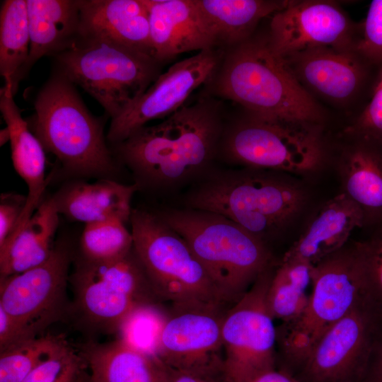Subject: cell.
I'll return each mask as SVG.
<instances>
[{
  "label": "cell",
  "mask_w": 382,
  "mask_h": 382,
  "mask_svg": "<svg viewBox=\"0 0 382 382\" xmlns=\"http://www.w3.org/2000/svg\"><path fill=\"white\" fill-rule=\"evenodd\" d=\"M224 129L217 107L201 100L139 129L111 150L132 170L139 189L174 190L213 168Z\"/></svg>",
  "instance_id": "obj_1"
},
{
  "label": "cell",
  "mask_w": 382,
  "mask_h": 382,
  "mask_svg": "<svg viewBox=\"0 0 382 382\" xmlns=\"http://www.w3.org/2000/svg\"><path fill=\"white\" fill-rule=\"evenodd\" d=\"M307 199L303 185L289 173L213 168L190 185L183 202L185 208L226 216L268 245L301 213Z\"/></svg>",
  "instance_id": "obj_2"
},
{
  "label": "cell",
  "mask_w": 382,
  "mask_h": 382,
  "mask_svg": "<svg viewBox=\"0 0 382 382\" xmlns=\"http://www.w3.org/2000/svg\"><path fill=\"white\" fill-rule=\"evenodd\" d=\"M214 74L215 93L238 103L250 115L320 128L321 107L272 51L266 38H249L231 47Z\"/></svg>",
  "instance_id": "obj_3"
},
{
  "label": "cell",
  "mask_w": 382,
  "mask_h": 382,
  "mask_svg": "<svg viewBox=\"0 0 382 382\" xmlns=\"http://www.w3.org/2000/svg\"><path fill=\"white\" fill-rule=\"evenodd\" d=\"M158 214L186 241L230 306L275 264L268 245L221 214L185 207Z\"/></svg>",
  "instance_id": "obj_4"
},
{
  "label": "cell",
  "mask_w": 382,
  "mask_h": 382,
  "mask_svg": "<svg viewBox=\"0 0 382 382\" xmlns=\"http://www.w3.org/2000/svg\"><path fill=\"white\" fill-rule=\"evenodd\" d=\"M34 106V134L66 172L102 177L116 172L115 156L103 132L105 120L91 113L66 76L55 70Z\"/></svg>",
  "instance_id": "obj_5"
},
{
  "label": "cell",
  "mask_w": 382,
  "mask_h": 382,
  "mask_svg": "<svg viewBox=\"0 0 382 382\" xmlns=\"http://www.w3.org/2000/svg\"><path fill=\"white\" fill-rule=\"evenodd\" d=\"M313 290L304 311L277 328V342L289 361L303 365L324 333L359 305L372 302L354 243L313 267ZM373 303V302H372Z\"/></svg>",
  "instance_id": "obj_6"
},
{
  "label": "cell",
  "mask_w": 382,
  "mask_h": 382,
  "mask_svg": "<svg viewBox=\"0 0 382 382\" xmlns=\"http://www.w3.org/2000/svg\"><path fill=\"white\" fill-rule=\"evenodd\" d=\"M129 221L134 250L162 302L230 306L186 241L158 213L134 209Z\"/></svg>",
  "instance_id": "obj_7"
},
{
  "label": "cell",
  "mask_w": 382,
  "mask_h": 382,
  "mask_svg": "<svg viewBox=\"0 0 382 382\" xmlns=\"http://www.w3.org/2000/svg\"><path fill=\"white\" fill-rule=\"evenodd\" d=\"M54 57L55 70L94 98L111 120L161 74V64L153 56L104 40L79 38Z\"/></svg>",
  "instance_id": "obj_8"
},
{
  "label": "cell",
  "mask_w": 382,
  "mask_h": 382,
  "mask_svg": "<svg viewBox=\"0 0 382 382\" xmlns=\"http://www.w3.org/2000/svg\"><path fill=\"white\" fill-rule=\"evenodd\" d=\"M74 300L69 312L86 329L117 334L139 306L162 303L134 248L125 256L95 262L80 256L69 277Z\"/></svg>",
  "instance_id": "obj_9"
},
{
  "label": "cell",
  "mask_w": 382,
  "mask_h": 382,
  "mask_svg": "<svg viewBox=\"0 0 382 382\" xmlns=\"http://www.w3.org/2000/svg\"><path fill=\"white\" fill-rule=\"evenodd\" d=\"M219 154L245 168L303 175L322 168L326 156L319 129L252 115L224 129Z\"/></svg>",
  "instance_id": "obj_10"
},
{
  "label": "cell",
  "mask_w": 382,
  "mask_h": 382,
  "mask_svg": "<svg viewBox=\"0 0 382 382\" xmlns=\"http://www.w3.org/2000/svg\"><path fill=\"white\" fill-rule=\"evenodd\" d=\"M275 264L262 273L224 315V376L226 382H249L275 369L277 328L267 306Z\"/></svg>",
  "instance_id": "obj_11"
},
{
  "label": "cell",
  "mask_w": 382,
  "mask_h": 382,
  "mask_svg": "<svg viewBox=\"0 0 382 382\" xmlns=\"http://www.w3.org/2000/svg\"><path fill=\"white\" fill-rule=\"evenodd\" d=\"M71 259L69 243L57 241L43 263L0 277V306L33 337L69 313L66 288Z\"/></svg>",
  "instance_id": "obj_12"
},
{
  "label": "cell",
  "mask_w": 382,
  "mask_h": 382,
  "mask_svg": "<svg viewBox=\"0 0 382 382\" xmlns=\"http://www.w3.org/2000/svg\"><path fill=\"white\" fill-rule=\"evenodd\" d=\"M229 307L171 305L156 357L173 369L226 380L222 324Z\"/></svg>",
  "instance_id": "obj_13"
},
{
  "label": "cell",
  "mask_w": 382,
  "mask_h": 382,
  "mask_svg": "<svg viewBox=\"0 0 382 382\" xmlns=\"http://www.w3.org/2000/svg\"><path fill=\"white\" fill-rule=\"evenodd\" d=\"M220 61L214 49L176 62L118 117L111 120L107 139L120 143L153 120L168 117L202 84L214 75Z\"/></svg>",
  "instance_id": "obj_14"
},
{
  "label": "cell",
  "mask_w": 382,
  "mask_h": 382,
  "mask_svg": "<svg viewBox=\"0 0 382 382\" xmlns=\"http://www.w3.org/2000/svg\"><path fill=\"white\" fill-rule=\"evenodd\" d=\"M355 28L331 1H288L272 16L266 38L272 51L284 59L317 47L354 49Z\"/></svg>",
  "instance_id": "obj_15"
},
{
  "label": "cell",
  "mask_w": 382,
  "mask_h": 382,
  "mask_svg": "<svg viewBox=\"0 0 382 382\" xmlns=\"http://www.w3.org/2000/svg\"><path fill=\"white\" fill-rule=\"evenodd\" d=\"M382 314L372 302L354 308L320 337L302 365L308 382H352L368 361Z\"/></svg>",
  "instance_id": "obj_16"
},
{
  "label": "cell",
  "mask_w": 382,
  "mask_h": 382,
  "mask_svg": "<svg viewBox=\"0 0 382 382\" xmlns=\"http://www.w3.org/2000/svg\"><path fill=\"white\" fill-rule=\"evenodd\" d=\"M283 59L313 97L333 103L345 104L354 99L366 76V61L354 49L317 47Z\"/></svg>",
  "instance_id": "obj_17"
},
{
  "label": "cell",
  "mask_w": 382,
  "mask_h": 382,
  "mask_svg": "<svg viewBox=\"0 0 382 382\" xmlns=\"http://www.w3.org/2000/svg\"><path fill=\"white\" fill-rule=\"evenodd\" d=\"M153 57L161 64L190 51L214 49L216 36L195 0H143Z\"/></svg>",
  "instance_id": "obj_18"
},
{
  "label": "cell",
  "mask_w": 382,
  "mask_h": 382,
  "mask_svg": "<svg viewBox=\"0 0 382 382\" xmlns=\"http://www.w3.org/2000/svg\"><path fill=\"white\" fill-rule=\"evenodd\" d=\"M79 38L104 40L153 56L143 0H78Z\"/></svg>",
  "instance_id": "obj_19"
},
{
  "label": "cell",
  "mask_w": 382,
  "mask_h": 382,
  "mask_svg": "<svg viewBox=\"0 0 382 382\" xmlns=\"http://www.w3.org/2000/svg\"><path fill=\"white\" fill-rule=\"evenodd\" d=\"M366 225L361 209L340 192L321 207L282 260H297L315 265L348 243L351 233Z\"/></svg>",
  "instance_id": "obj_20"
},
{
  "label": "cell",
  "mask_w": 382,
  "mask_h": 382,
  "mask_svg": "<svg viewBox=\"0 0 382 382\" xmlns=\"http://www.w3.org/2000/svg\"><path fill=\"white\" fill-rule=\"evenodd\" d=\"M13 96L11 88L4 85L0 91V110L10 134L11 159L14 169L28 189L26 203L18 221L23 226L42 202L48 180L45 179V151L30 132Z\"/></svg>",
  "instance_id": "obj_21"
},
{
  "label": "cell",
  "mask_w": 382,
  "mask_h": 382,
  "mask_svg": "<svg viewBox=\"0 0 382 382\" xmlns=\"http://www.w3.org/2000/svg\"><path fill=\"white\" fill-rule=\"evenodd\" d=\"M139 186L125 185L109 178L95 183L76 182L53 196L57 210L68 219L86 224L119 219L130 221L132 198Z\"/></svg>",
  "instance_id": "obj_22"
},
{
  "label": "cell",
  "mask_w": 382,
  "mask_h": 382,
  "mask_svg": "<svg viewBox=\"0 0 382 382\" xmlns=\"http://www.w3.org/2000/svg\"><path fill=\"white\" fill-rule=\"evenodd\" d=\"M89 382H166L164 364L122 340L87 341L78 349Z\"/></svg>",
  "instance_id": "obj_23"
},
{
  "label": "cell",
  "mask_w": 382,
  "mask_h": 382,
  "mask_svg": "<svg viewBox=\"0 0 382 382\" xmlns=\"http://www.w3.org/2000/svg\"><path fill=\"white\" fill-rule=\"evenodd\" d=\"M30 54L26 74L42 57L71 48L79 38L78 0H26Z\"/></svg>",
  "instance_id": "obj_24"
},
{
  "label": "cell",
  "mask_w": 382,
  "mask_h": 382,
  "mask_svg": "<svg viewBox=\"0 0 382 382\" xmlns=\"http://www.w3.org/2000/svg\"><path fill=\"white\" fill-rule=\"evenodd\" d=\"M337 169L340 192L361 209L366 225L382 222V155L359 139L343 150Z\"/></svg>",
  "instance_id": "obj_25"
},
{
  "label": "cell",
  "mask_w": 382,
  "mask_h": 382,
  "mask_svg": "<svg viewBox=\"0 0 382 382\" xmlns=\"http://www.w3.org/2000/svg\"><path fill=\"white\" fill-rule=\"evenodd\" d=\"M59 214L53 197L42 201L24 226L0 246V277L25 272L49 258Z\"/></svg>",
  "instance_id": "obj_26"
},
{
  "label": "cell",
  "mask_w": 382,
  "mask_h": 382,
  "mask_svg": "<svg viewBox=\"0 0 382 382\" xmlns=\"http://www.w3.org/2000/svg\"><path fill=\"white\" fill-rule=\"evenodd\" d=\"M288 1L195 0L218 44L233 47L249 38L259 22L283 8Z\"/></svg>",
  "instance_id": "obj_27"
},
{
  "label": "cell",
  "mask_w": 382,
  "mask_h": 382,
  "mask_svg": "<svg viewBox=\"0 0 382 382\" xmlns=\"http://www.w3.org/2000/svg\"><path fill=\"white\" fill-rule=\"evenodd\" d=\"M26 0H6L0 12V74L15 95L25 76L30 54Z\"/></svg>",
  "instance_id": "obj_28"
},
{
  "label": "cell",
  "mask_w": 382,
  "mask_h": 382,
  "mask_svg": "<svg viewBox=\"0 0 382 382\" xmlns=\"http://www.w3.org/2000/svg\"><path fill=\"white\" fill-rule=\"evenodd\" d=\"M313 265L297 260H282L275 267L267 293V306L274 320L288 323L299 316L308 302Z\"/></svg>",
  "instance_id": "obj_29"
},
{
  "label": "cell",
  "mask_w": 382,
  "mask_h": 382,
  "mask_svg": "<svg viewBox=\"0 0 382 382\" xmlns=\"http://www.w3.org/2000/svg\"><path fill=\"white\" fill-rule=\"evenodd\" d=\"M68 343L62 335L48 333L0 351V382H23L39 364Z\"/></svg>",
  "instance_id": "obj_30"
},
{
  "label": "cell",
  "mask_w": 382,
  "mask_h": 382,
  "mask_svg": "<svg viewBox=\"0 0 382 382\" xmlns=\"http://www.w3.org/2000/svg\"><path fill=\"white\" fill-rule=\"evenodd\" d=\"M132 248V232L119 219L86 224L80 241L81 256L95 262L121 258Z\"/></svg>",
  "instance_id": "obj_31"
},
{
  "label": "cell",
  "mask_w": 382,
  "mask_h": 382,
  "mask_svg": "<svg viewBox=\"0 0 382 382\" xmlns=\"http://www.w3.org/2000/svg\"><path fill=\"white\" fill-rule=\"evenodd\" d=\"M168 316L169 310L162 303L139 306L124 320L117 333V338L144 354L156 357Z\"/></svg>",
  "instance_id": "obj_32"
},
{
  "label": "cell",
  "mask_w": 382,
  "mask_h": 382,
  "mask_svg": "<svg viewBox=\"0 0 382 382\" xmlns=\"http://www.w3.org/2000/svg\"><path fill=\"white\" fill-rule=\"evenodd\" d=\"M85 369L78 349L68 343L39 364L23 382H77Z\"/></svg>",
  "instance_id": "obj_33"
},
{
  "label": "cell",
  "mask_w": 382,
  "mask_h": 382,
  "mask_svg": "<svg viewBox=\"0 0 382 382\" xmlns=\"http://www.w3.org/2000/svg\"><path fill=\"white\" fill-rule=\"evenodd\" d=\"M366 241L356 242L361 257L371 301L382 313V222Z\"/></svg>",
  "instance_id": "obj_34"
},
{
  "label": "cell",
  "mask_w": 382,
  "mask_h": 382,
  "mask_svg": "<svg viewBox=\"0 0 382 382\" xmlns=\"http://www.w3.org/2000/svg\"><path fill=\"white\" fill-rule=\"evenodd\" d=\"M354 50L366 62H382V0L371 2Z\"/></svg>",
  "instance_id": "obj_35"
},
{
  "label": "cell",
  "mask_w": 382,
  "mask_h": 382,
  "mask_svg": "<svg viewBox=\"0 0 382 382\" xmlns=\"http://www.w3.org/2000/svg\"><path fill=\"white\" fill-rule=\"evenodd\" d=\"M347 132L371 144L382 142V88L378 84L371 100Z\"/></svg>",
  "instance_id": "obj_36"
},
{
  "label": "cell",
  "mask_w": 382,
  "mask_h": 382,
  "mask_svg": "<svg viewBox=\"0 0 382 382\" xmlns=\"http://www.w3.org/2000/svg\"><path fill=\"white\" fill-rule=\"evenodd\" d=\"M26 203V197L4 194L0 202V246L11 235Z\"/></svg>",
  "instance_id": "obj_37"
},
{
  "label": "cell",
  "mask_w": 382,
  "mask_h": 382,
  "mask_svg": "<svg viewBox=\"0 0 382 382\" xmlns=\"http://www.w3.org/2000/svg\"><path fill=\"white\" fill-rule=\"evenodd\" d=\"M32 337L24 326L0 306V351Z\"/></svg>",
  "instance_id": "obj_38"
},
{
  "label": "cell",
  "mask_w": 382,
  "mask_h": 382,
  "mask_svg": "<svg viewBox=\"0 0 382 382\" xmlns=\"http://www.w3.org/2000/svg\"><path fill=\"white\" fill-rule=\"evenodd\" d=\"M164 369L166 382H226L224 379L213 378L178 370L166 364H164Z\"/></svg>",
  "instance_id": "obj_39"
},
{
  "label": "cell",
  "mask_w": 382,
  "mask_h": 382,
  "mask_svg": "<svg viewBox=\"0 0 382 382\" xmlns=\"http://www.w3.org/2000/svg\"><path fill=\"white\" fill-rule=\"evenodd\" d=\"M249 382H301L287 373L275 369L262 373Z\"/></svg>",
  "instance_id": "obj_40"
},
{
  "label": "cell",
  "mask_w": 382,
  "mask_h": 382,
  "mask_svg": "<svg viewBox=\"0 0 382 382\" xmlns=\"http://www.w3.org/2000/svg\"><path fill=\"white\" fill-rule=\"evenodd\" d=\"M379 340L375 342L373 349L376 351L370 382H382V331Z\"/></svg>",
  "instance_id": "obj_41"
},
{
  "label": "cell",
  "mask_w": 382,
  "mask_h": 382,
  "mask_svg": "<svg viewBox=\"0 0 382 382\" xmlns=\"http://www.w3.org/2000/svg\"><path fill=\"white\" fill-rule=\"evenodd\" d=\"M8 141H10V134L8 128L6 127L0 132L1 146L4 145Z\"/></svg>",
  "instance_id": "obj_42"
},
{
  "label": "cell",
  "mask_w": 382,
  "mask_h": 382,
  "mask_svg": "<svg viewBox=\"0 0 382 382\" xmlns=\"http://www.w3.org/2000/svg\"><path fill=\"white\" fill-rule=\"evenodd\" d=\"M77 382H89L86 369L83 371Z\"/></svg>",
  "instance_id": "obj_43"
},
{
  "label": "cell",
  "mask_w": 382,
  "mask_h": 382,
  "mask_svg": "<svg viewBox=\"0 0 382 382\" xmlns=\"http://www.w3.org/2000/svg\"><path fill=\"white\" fill-rule=\"evenodd\" d=\"M378 85L382 88V77L381 78Z\"/></svg>",
  "instance_id": "obj_44"
}]
</instances>
